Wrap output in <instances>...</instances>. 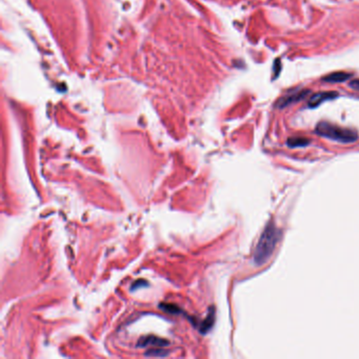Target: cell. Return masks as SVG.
Segmentation results:
<instances>
[{
    "mask_svg": "<svg viewBox=\"0 0 359 359\" xmlns=\"http://www.w3.org/2000/svg\"><path fill=\"white\" fill-rule=\"evenodd\" d=\"M351 76H352V74H350V73L336 72V73H333V74L325 76L323 78V80L328 81V82H343L345 80H348Z\"/></svg>",
    "mask_w": 359,
    "mask_h": 359,
    "instance_id": "7",
    "label": "cell"
},
{
    "mask_svg": "<svg viewBox=\"0 0 359 359\" xmlns=\"http://www.w3.org/2000/svg\"><path fill=\"white\" fill-rule=\"evenodd\" d=\"M169 342L166 341H163L162 338H158L155 336H147V337H144L139 341L138 347H146L149 344H153V345H160V347H163V345H166Z\"/></svg>",
    "mask_w": 359,
    "mask_h": 359,
    "instance_id": "5",
    "label": "cell"
},
{
    "mask_svg": "<svg viewBox=\"0 0 359 359\" xmlns=\"http://www.w3.org/2000/svg\"><path fill=\"white\" fill-rule=\"evenodd\" d=\"M146 356H153V357H164L168 355V352L164 350H150L146 352Z\"/></svg>",
    "mask_w": 359,
    "mask_h": 359,
    "instance_id": "9",
    "label": "cell"
},
{
    "mask_svg": "<svg viewBox=\"0 0 359 359\" xmlns=\"http://www.w3.org/2000/svg\"><path fill=\"white\" fill-rule=\"evenodd\" d=\"M315 132L319 136L329 138L331 140H334V142L342 144L354 143L358 138V135L355 131L345 129V127L338 126L329 123L318 124L315 129Z\"/></svg>",
    "mask_w": 359,
    "mask_h": 359,
    "instance_id": "2",
    "label": "cell"
},
{
    "mask_svg": "<svg viewBox=\"0 0 359 359\" xmlns=\"http://www.w3.org/2000/svg\"><path fill=\"white\" fill-rule=\"evenodd\" d=\"M281 233L274 223L270 222L261 234L255 249L254 260L257 266H262L269 260L280 239Z\"/></svg>",
    "mask_w": 359,
    "mask_h": 359,
    "instance_id": "1",
    "label": "cell"
},
{
    "mask_svg": "<svg viewBox=\"0 0 359 359\" xmlns=\"http://www.w3.org/2000/svg\"><path fill=\"white\" fill-rule=\"evenodd\" d=\"M310 144V139L305 137H292L287 139V145L290 147L305 146Z\"/></svg>",
    "mask_w": 359,
    "mask_h": 359,
    "instance_id": "8",
    "label": "cell"
},
{
    "mask_svg": "<svg viewBox=\"0 0 359 359\" xmlns=\"http://www.w3.org/2000/svg\"><path fill=\"white\" fill-rule=\"evenodd\" d=\"M338 97L337 92H320L316 93L311 96L309 100V107L310 108H316L319 105H322L323 102L335 99Z\"/></svg>",
    "mask_w": 359,
    "mask_h": 359,
    "instance_id": "4",
    "label": "cell"
},
{
    "mask_svg": "<svg viewBox=\"0 0 359 359\" xmlns=\"http://www.w3.org/2000/svg\"><path fill=\"white\" fill-rule=\"evenodd\" d=\"M214 320H215V312L212 309V310H210L209 315L207 316V318L201 323L200 329H199L200 333H202V334H206V333H208L211 330V328L213 326Z\"/></svg>",
    "mask_w": 359,
    "mask_h": 359,
    "instance_id": "6",
    "label": "cell"
},
{
    "mask_svg": "<svg viewBox=\"0 0 359 359\" xmlns=\"http://www.w3.org/2000/svg\"><path fill=\"white\" fill-rule=\"evenodd\" d=\"M144 284H146L145 281H144V280H138V281H136V283H134L133 287H131V290H132V291H134V290H137L138 287H144V286H147V285H144Z\"/></svg>",
    "mask_w": 359,
    "mask_h": 359,
    "instance_id": "10",
    "label": "cell"
},
{
    "mask_svg": "<svg viewBox=\"0 0 359 359\" xmlns=\"http://www.w3.org/2000/svg\"><path fill=\"white\" fill-rule=\"evenodd\" d=\"M350 87L352 89L356 90V91H359V79H355V80H352L350 82Z\"/></svg>",
    "mask_w": 359,
    "mask_h": 359,
    "instance_id": "11",
    "label": "cell"
},
{
    "mask_svg": "<svg viewBox=\"0 0 359 359\" xmlns=\"http://www.w3.org/2000/svg\"><path fill=\"white\" fill-rule=\"evenodd\" d=\"M309 94H310L309 90H297L296 92L288 93L287 96H285V97H283V98L278 100L277 107L278 108H286L288 105L295 104V102L304 100Z\"/></svg>",
    "mask_w": 359,
    "mask_h": 359,
    "instance_id": "3",
    "label": "cell"
}]
</instances>
